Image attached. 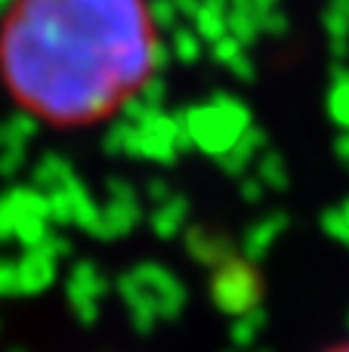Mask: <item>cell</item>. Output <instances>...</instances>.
<instances>
[{"mask_svg": "<svg viewBox=\"0 0 349 352\" xmlns=\"http://www.w3.org/2000/svg\"><path fill=\"white\" fill-rule=\"evenodd\" d=\"M158 59L148 0H12L0 22V84L16 109L56 130L115 118Z\"/></svg>", "mask_w": 349, "mask_h": 352, "instance_id": "obj_1", "label": "cell"}, {"mask_svg": "<svg viewBox=\"0 0 349 352\" xmlns=\"http://www.w3.org/2000/svg\"><path fill=\"white\" fill-rule=\"evenodd\" d=\"M325 352H349V340L346 343H337V346H331V349H325Z\"/></svg>", "mask_w": 349, "mask_h": 352, "instance_id": "obj_2", "label": "cell"}]
</instances>
